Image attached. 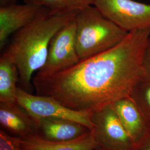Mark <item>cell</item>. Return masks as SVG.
Listing matches in <instances>:
<instances>
[{
    "mask_svg": "<svg viewBox=\"0 0 150 150\" xmlns=\"http://www.w3.org/2000/svg\"><path fill=\"white\" fill-rule=\"evenodd\" d=\"M75 21L76 49L80 60L113 48L129 33L107 18L93 5L79 11Z\"/></svg>",
    "mask_w": 150,
    "mask_h": 150,
    "instance_id": "obj_3",
    "label": "cell"
},
{
    "mask_svg": "<svg viewBox=\"0 0 150 150\" xmlns=\"http://www.w3.org/2000/svg\"><path fill=\"white\" fill-rule=\"evenodd\" d=\"M43 7L30 2L13 4L0 7V48H4L8 39L32 22Z\"/></svg>",
    "mask_w": 150,
    "mask_h": 150,
    "instance_id": "obj_9",
    "label": "cell"
},
{
    "mask_svg": "<svg viewBox=\"0 0 150 150\" xmlns=\"http://www.w3.org/2000/svg\"><path fill=\"white\" fill-rule=\"evenodd\" d=\"M16 101L33 117L63 118L79 122L93 129L92 112L77 111L65 107L51 97L33 95L18 86Z\"/></svg>",
    "mask_w": 150,
    "mask_h": 150,
    "instance_id": "obj_5",
    "label": "cell"
},
{
    "mask_svg": "<svg viewBox=\"0 0 150 150\" xmlns=\"http://www.w3.org/2000/svg\"><path fill=\"white\" fill-rule=\"evenodd\" d=\"M22 150H93L96 142L90 131L75 139L64 141H51L35 137L21 139Z\"/></svg>",
    "mask_w": 150,
    "mask_h": 150,
    "instance_id": "obj_12",
    "label": "cell"
},
{
    "mask_svg": "<svg viewBox=\"0 0 150 150\" xmlns=\"http://www.w3.org/2000/svg\"><path fill=\"white\" fill-rule=\"evenodd\" d=\"M95 0H25L36 5L47 8L55 13L80 11L93 5Z\"/></svg>",
    "mask_w": 150,
    "mask_h": 150,
    "instance_id": "obj_14",
    "label": "cell"
},
{
    "mask_svg": "<svg viewBox=\"0 0 150 150\" xmlns=\"http://www.w3.org/2000/svg\"><path fill=\"white\" fill-rule=\"evenodd\" d=\"M92 132L96 148L102 150H134V144L123 127L112 104L92 112Z\"/></svg>",
    "mask_w": 150,
    "mask_h": 150,
    "instance_id": "obj_4",
    "label": "cell"
},
{
    "mask_svg": "<svg viewBox=\"0 0 150 150\" xmlns=\"http://www.w3.org/2000/svg\"><path fill=\"white\" fill-rule=\"evenodd\" d=\"M78 12L55 13L43 7L32 22L15 33L4 53L16 65L23 90L31 93L33 75L45 64L52 38L73 21Z\"/></svg>",
    "mask_w": 150,
    "mask_h": 150,
    "instance_id": "obj_2",
    "label": "cell"
},
{
    "mask_svg": "<svg viewBox=\"0 0 150 150\" xmlns=\"http://www.w3.org/2000/svg\"><path fill=\"white\" fill-rule=\"evenodd\" d=\"M143 69L144 76L150 79V38L145 48L143 59Z\"/></svg>",
    "mask_w": 150,
    "mask_h": 150,
    "instance_id": "obj_17",
    "label": "cell"
},
{
    "mask_svg": "<svg viewBox=\"0 0 150 150\" xmlns=\"http://www.w3.org/2000/svg\"><path fill=\"white\" fill-rule=\"evenodd\" d=\"M129 97L150 122V79L144 75L134 85Z\"/></svg>",
    "mask_w": 150,
    "mask_h": 150,
    "instance_id": "obj_15",
    "label": "cell"
},
{
    "mask_svg": "<svg viewBox=\"0 0 150 150\" xmlns=\"http://www.w3.org/2000/svg\"><path fill=\"white\" fill-rule=\"evenodd\" d=\"M91 131L81 123L59 118L38 119L39 137L51 141L75 139Z\"/></svg>",
    "mask_w": 150,
    "mask_h": 150,
    "instance_id": "obj_11",
    "label": "cell"
},
{
    "mask_svg": "<svg viewBox=\"0 0 150 150\" xmlns=\"http://www.w3.org/2000/svg\"><path fill=\"white\" fill-rule=\"evenodd\" d=\"M19 74L16 65L8 55L3 53L0 57V102H16Z\"/></svg>",
    "mask_w": 150,
    "mask_h": 150,
    "instance_id": "obj_13",
    "label": "cell"
},
{
    "mask_svg": "<svg viewBox=\"0 0 150 150\" xmlns=\"http://www.w3.org/2000/svg\"><path fill=\"white\" fill-rule=\"evenodd\" d=\"M101 150V149H94V150Z\"/></svg>",
    "mask_w": 150,
    "mask_h": 150,
    "instance_id": "obj_20",
    "label": "cell"
},
{
    "mask_svg": "<svg viewBox=\"0 0 150 150\" xmlns=\"http://www.w3.org/2000/svg\"><path fill=\"white\" fill-rule=\"evenodd\" d=\"M150 28L129 32L106 51L52 75L35 74L36 94L51 97L77 111L93 112L128 97L144 75L143 59Z\"/></svg>",
    "mask_w": 150,
    "mask_h": 150,
    "instance_id": "obj_1",
    "label": "cell"
},
{
    "mask_svg": "<svg viewBox=\"0 0 150 150\" xmlns=\"http://www.w3.org/2000/svg\"><path fill=\"white\" fill-rule=\"evenodd\" d=\"M134 150H150V126L144 138L134 146Z\"/></svg>",
    "mask_w": 150,
    "mask_h": 150,
    "instance_id": "obj_18",
    "label": "cell"
},
{
    "mask_svg": "<svg viewBox=\"0 0 150 150\" xmlns=\"http://www.w3.org/2000/svg\"><path fill=\"white\" fill-rule=\"evenodd\" d=\"M1 129L21 139L39 137L38 120L17 102H0Z\"/></svg>",
    "mask_w": 150,
    "mask_h": 150,
    "instance_id": "obj_8",
    "label": "cell"
},
{
    "mask_svg": "<svg viewBox=\"0 0 150 150\" xmlns=\"http://www.w3.org/2000/svg\"><path fill=\"white\" fill-rule=\"evenodd\" d=\"M112 106L135 146L147 134L150 122L130 97L120 99L113 103Z\"/></svg>",
    "mask_w": 150,
    "mask_h": 150,
    "instance_id": "obj_10",
    "label": "cell"
},
{
    "mask_svg": "<svg viewBox=\"0 0 150 150\" xmlns=\"http://www.w3.org/2000/svg\"><path fill=\"white\" fill-rule=\"evenodd\" d=\"M80 61L76 49L74 20L61 29L52 38L46 62L36 74H54L72 67Z\"/></svg>",
    "mask_w": 150,
    "mask_h": 150,
    "instance_id": "obj_7",
    "label": "cell"
},
{
    "mask_svg": "<svg viewBox=\"0 0 150 150\" xmlns=\"http://www.w3.org/2000/svg\"><path fill=\"white\" fill-rule=\"evenodd\" d=\"M17 0H0V7L16 4Z\"/></svg>",
    "mask_w": 150,
    "mask_h": 150,
    "instance_id": "obj_19",
    "label": "cell"
},
{
    "mask_svg": "<svg viewBox=\"0 0 150 150\" xmlns=\"http://www.w3.org/2000/svg\"><path fill=\"white\" fill-rule=\"evenodd\" d=\"M93 6L126 32L150 28V5L134 0H95Z\"/></svg>",
    "mask_w": 150,
    "mask_h": 150,
    "instance_id": "obj_6",
    "label": "cell"
},
{
    "mask_svg": "<svg viewBox=\"0 0 150 150\" xmlns=\"http://www.w3.org/2000/svg\"><path fill=\"white\" fill-rule=\"evenodd\" d=\"M21 139L0 129V150H22Z\"/></svg>",
    "mask_w": 150,
    "mask_h": 150,
    "instance_id": "obj_16",
    "label": "cell"
}]
</instances>
